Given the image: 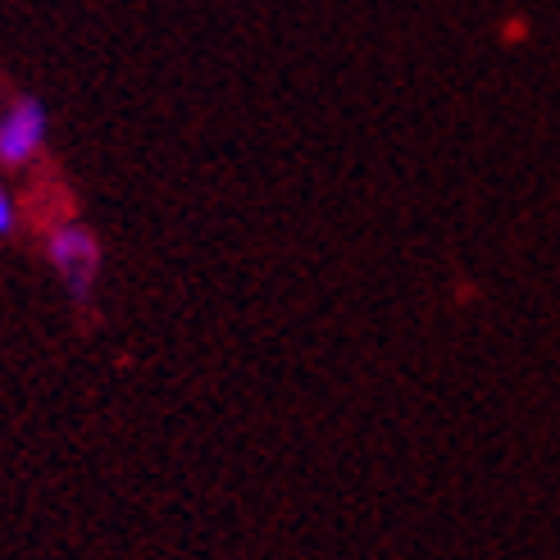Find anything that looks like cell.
Here are the masks:
<instances>
[{
    "label": "cell",
    "instance_id": "obj_1",
    "mask_svg": "<svg viewBox=\"0 0 560 560\" xmlns=\"http://www.w3.org/2000/svg\"><path fill=\"white\" fill-rule=\"evenodd\" d=\"M46 250H50V265L60 269V278L69 283V292L73 296H88L92 292V278H96V242H92V233H82V229H55L50 237H46Z\"/></svg>",
    "mask_w": 560,
    "mask_h": 560
},
{
    "label": "cell",
    "instance_id": "obj_2",
    "mask_svg": "<svg viewBox=\"0 0 560 560\" xmlns=\"http://www.w3.org/2000/svg\"><path fill=\"white\" fill-rule=\"evenodd\" d=\"M46 137V109L37 101H19L10 105V115L0 119V160L5 164H23L33 160V151Z\"/></svg>",
    "mask_w": 560,
    "mask_h": 560
},
{
    "label": "cell",
    "instance_id": "obj_3",
    "mask_svg": "<svg viewBox=\"0 0 560 560\" xmlns=\"http://www.w3.org/2000/svg\"><path fill=\"white\" fill-rule=\"evenodd\" d=\"M10 229H14V201L0 191V233H10Z\"/></svg>",
    "mask_w": 560,
    "mask_h": 560
}]
</instances>
